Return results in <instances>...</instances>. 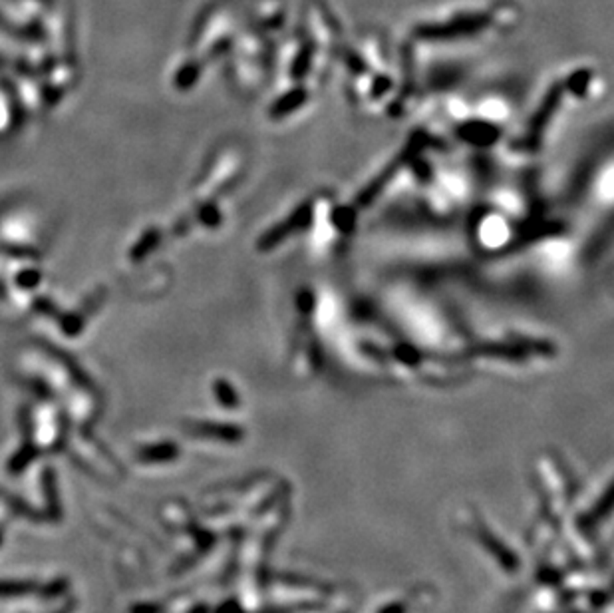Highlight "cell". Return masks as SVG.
Segmentation results:
<instances>
[{
    "mask_svg": "<svg viewBox=\"0 0 614 613\" xmlns=\"http://www.w3.org/2000/svg\"><path fill=\"white\" fill-rule=\"evenodd\" d=\"M32 581H0V597H20L34 594Z\"/></svg>",
    "mask_w": 614,
    "mask_h": 613,
    "instance_id": "1",
    "label": "cell"
},
{
    "mask_svg": "<svg viewBox=\"0 0 614 613\" xmlns=\"http://www.w3.org/2000/svg\"><path fill=\"white\" fill-rule=\"evenodd\" d=\"M175 454H177L175 446L170 444V446H159L157 450H145V452H141V458L143 460H170Z\"/></svg>",
    "mask_w": 614,
    "mask_h": 613,
    "instance_id": "2",
    "label": "cell"
},
{
    "mask_svg": "<svg viewBox=\"0 0 614 613\" xmlns=\"http://www.w3.org/2000/svg\"><path fill=\"white\" fill-rule=\"evenodd\" d=\"M64 592H66V581L64 579H54L40 594L44 597H56L60 596V594H64Z\"/></svg>",
    "mask_w": 614,
    "mask_h": 613,
    "instance_id": "3",
    "label": "cell"
},
{
    "mask_svg": "<svg viewBox=\"0 0 614 613\" xmlns=\"http://www.w3.org/2000/svg\"><path fill=\"white\" fill-rule=\"evenodd\" d=\"M46 494H48V502H50V510L54 516H60V504H56V496H54V480L48 474V480H46Z\"/></svg>",
    "mask_w": 614,
    "mask_h": 613,
    "instance_id": "4",
    "label": "cell"
},
{
    "mask_svg": "<svg viewBox=\"0 0 614 613\" xmlns=\"http://www.w3.org/2000/svg\"><path fill=\"white\" fill-rule=\"evenodd\" d=\"M161 605H152V603H147V605H136L132 613H161Z\"/></svg>",
    "mask_w": 614,
    "mask_h": 613,
    "instance_id": "5",
    "label": "cell"
},
{
    "mask_svg": "<svg viewBox=\"0 0 614 613\" xmlns=\"http://www.w3.org/2000/svg\"><path fill=\"white\" fill-rule=\"evenodd\" d=\"M70 610H72V607H70V605H68L66 610H62V612H56V613H70Z\"/></svg>",
    "mask_w": 614,
    "mask_h": 613,
    "instance_id": "6",
    "label": "cell"
}]
</instances>
